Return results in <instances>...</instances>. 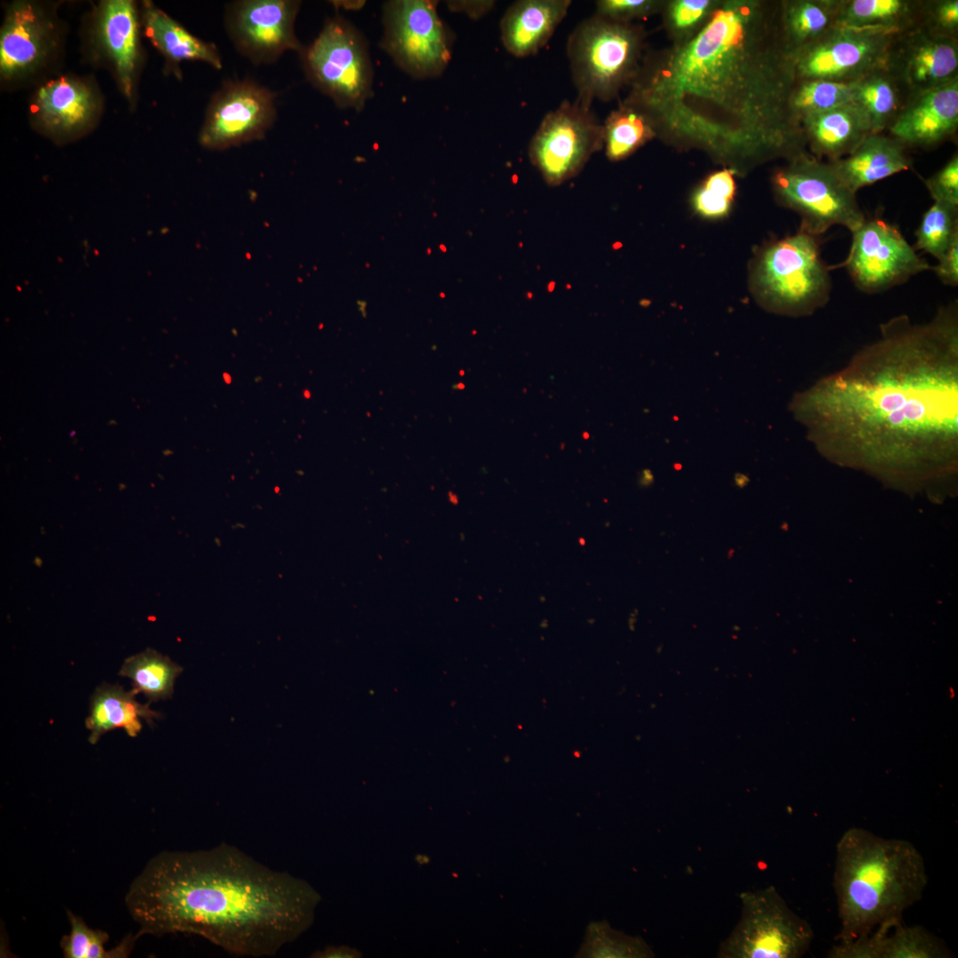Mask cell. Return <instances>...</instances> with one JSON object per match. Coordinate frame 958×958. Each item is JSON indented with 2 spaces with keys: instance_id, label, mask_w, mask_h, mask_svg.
Here are the masks:
<instances>
[{
  "instance_id": "obj_1",
  "label": "cell",
  "mask_w": 958,
  "mask_h": 958,
  "mask_svg": "<svg viewBox=\"0 0 958 958\" xmlns=\"http://www.w3.org/2000/svg\"><path fill=\"white\" fill-rule=\"evenodd\" d=\"M795 82L779 4L730 0L691 37L645 59L623 103L671 145L701 149L745 173L805 152L789 108Z\"/></svg>"
},
{
  "instance_id": "obj_2",
  "label": "cell",
  "mask_w": 958,
  "mask_h": 958,
  "mask_svg": "<svg viewBox=\"0 0 958 958\" xmlns=\"http://www.w3.org/2000/svg\"><path fill=\"white\" fill-rule=\"evenodd\" d=\"M807 438L828 456L891 469L949 463L958 445V310L941 307L927 323L907 315L843 369L790 403Z\"/></svg>"
},
{
  "instance_id": "obj_3",
  "label": "cell",
  "mask_w": 958,
  "mask_h": 958,
  "mask_svg": "<svg viewBox=\"0 0 958 958\" xmlns=\"http://www.w3.org/2000/svg\"><path fill=\"white\" fill-rule=\"evenodd\" d=\"M318 897L303 880L239 848L163 851L132 881L126 907L137 935L186 933L231 954L274 956L310 924Z\"/></svg>"
},
{
  "instance_id": "obj_4",
  "label": "cell",
  "mask_w": 958,
  "mask_h": 958,
  "mask_svg": "<svg viewBox=\"0 0 958 958\" xmlns=\"http://www.w3.org/2000/svg\"><path fill=\"white\" fill-rule=\"evenodd\" d=\"M833 885L839 942L866 936L877 926L902 922L928 883L923 855L909 841L884 838L859 827L836 844Z\"/></svg>"
},
{
  "instance_id": "obj_5",
  "label": "cell",
  "mask_w": 958,
  "mask_h": 958,
  "mask_svg": "<svg viewBox=\"0 0 958 958\" xmlns=\"http://www.w3.org/2000/svg\"><path fill=\"white\" fill-rule=\"evenodd\" d=\"M820 239L799 229L759 248L750 266V286L762 308L802 317L828 303L832 282Z\"/></svg>"
},
{
  "instance_id": "obj_6",
  "label": "cell",
  "mask_w": 958,
  "mask_h": 958,
  "mask_svg": "<svg viewBox=\"0 0 958 958\" xmlns=\"http://www.w3.org/2000/svg\"><path fill=\"white\" fill-rule=\"evenodd\" d=\"M642 41L640 27L596 14L577 25L567 43L577 97L592 103L616 96L640 67Z\"/></svg>"
},
{
  "instance_id": "obj_7",
  "label": "cell",
  "mask_w": 958,
  "mask_h": 958,
  "mask_svg": "<svg viewBox=\"0 0 958 958\" xmlns=\"http://www.w3.org/2000/svg\"><path fill=\"white\" fill-rule=\"evenodd\" d=\"M777 201L801 217L800 230L821 237L833 225L852 233L865 220L856 193L836 176L828 162L801 153L772 177Z\"/></svg>"
},
{
  "instance_id": "obj_8",
  "label": "cell",
  "mask_w": 958,
  "mask_h": 958,
  "mask_svg": "<svg viewBox=\"0 0 958 958\" xmlns=\"http://www.w3.org/2000/svg\"><path fill=\"white\" fill-rule=\"evenodd\" d=\"M310 82L342 108L363 109L373 93V71L363 34L341 16L328 18L301 52Z\"/></svg>"
},
{
  "instance_id": "obj_9",
  "label": "cell",
  "mask_w": 958,
  "mask_h": 958,
  "mask_svg": "<svg viewBox=\"0 0 958 958\" xmlns=\"http://www.w3.org/2000/svg\"><path fill=\"white\" fill-rule=\"evenodd\" d=\"M742 914L721 942L719 958H798L813 940L807 921L795 914L773 886L740 894Z\"/></svg>"
},
{
  "instance_id": "obj_10",
  "label": "cell",
  "mask_w": 958,
  "mask_h": 958,
  "mask_svg": "<svg viewBox=\"0 0 958 958\" xmlns=\"http://www.w3.org/2000/svg\"><path fill=\"white\" fill-rule=\"evenodd\" d=\"M436 1L394 0L383 5L381 48L417 79L438 77L452 57L453 35Z\"/></svg>"
},
{
  "instance_id": "obj_11",
  "label": "cell",
  "mask_w": 958,
  "mask_h": 958,
  "mask_svg": "<svg viewBox=\"0 0 958 958\" xmlns=\"http://www.w3.org/2000/svg\"><path fill=\"white\" fill-rule=\"evenodd\" d=\"M603 146V126L580 98L562 102L541 122L529 156L545 181L559 185L577 176L591 155Z\"/></svg>"
},
{
  "instance_id": "obj_12",
  "label": "cell",
  "mask_w": 958,
  "mask_h": 958,
  "mask_svg": "<svg viewBox=\"0 0 958 958\" xmlns=\"http://www.w3.org/2000/svg\"><path fill=\"white\" fill-rule=\"evenodd\" d=\"M899 33L836 25L823 37L790 56L794 79L856 81L885 67L891 43Z\"/></svg>"
},
{
  "instance_id": "obj_13",
  "label": "cell",
  "mask_w": 958,
  "mask_h": 958,
  "mask_svg": "<svg viewBox=\"0 0 958 958\" xmlns=\"http://www.w3.org/2000/svg\"><path fill=\"white\" fill-rule=\"evenodd\" d=\"M852 234L851 247L842 266L862 292H882L931 269L898 227L883 219L865 218Z\"/></svg>"
},
{
  "instance_id": "obj_14",
  "label": "cell",
  "mask_w": 958,
  "mask_h": 958,
  "mask_svg": "<svg viewBox=\"0 0 958 958\" xmlns=\"http://www.w3.org/2000/svg\"><path fill=\"white\" fill-rule=\"evenodd\" d=\"M276 117L273 94L249 81H231L212 97L200 133L202 146L224 150L261 139Z\"/></svg>"
},
{
  "instance_id": "obj_15",
  "label": "cell",
  "mask_w": 958,
  "mask_h": 958,
  "mask_svg": "<svg viewBox=\"0 0 958 958\" xmlns=\"http://www.w3.org/2000/svg\"><path fill=\"white\" fill-rule=\"evenodd\" d=\"M59 31L42 4L16 1L7 9L0 33V75L17 82L35 75L56 56Z\"/></svg>"
},
{
  "instance_id": "obj_16",
  "label": "cell",
  "mask_w": 958,
  "mask_h": 958,
  "mask_svg": "<svg viewBox=\"0 0 958 958\" xmlns=\"http://www.w3.org/2000/svg\"><path fill=\"white\" fill-rule=\"evenodd\" d=\"M300 5V1L294 0L233 3L227 12L226 27L237 50L257 64L273 62L286 51L302 52L303 47L294 33Z\"/></svg>"
},
{
  "instance_id": "obj_17",
  "label": "cell",
  "mask_w": 958,
  "mask_h": 958,
  "mask_svg": "<svg viewBox=\"0 0 958 958\" xmlns=\"http://www.w3.org/2000/svg\"><path fill=\"white\" fill-rule=\"evenodd\" d=\"M908 98L958 80V38L918 24L893 39L885 64Z\"/></svg>"
},
{
  "instance_id": "obj_18",
  "label": "cell",
  "mask_w": 958,
  "mask_h": 958,
  "mask_svg": "<svg viewBox=\"0 0 958 958\" xmlns=\"http://www.w3.org/2000/svg\"><path fill=\"white\" fill-rule=\"evenodd\" d=\"M101 108L100 97L86 80L60 76L36 90L31 114L39 129L53 138H70L92 126Z\"/></svg>"
},
{
  "instance_id": "obj_19",
  "label": "cell",
  "mask_w": 958,
  "mask_h": 958,
  "mask_svg": "<svg viewBox=\"0 0 958 958\" xmlns=\"http://www.w3.org/2000/svg\"><path fill=\"white\" fill-rule=\"evenodd\" d=\"M92 34L96 48L110 64L123 94L131 99L140 63L139 20L134 3L100 2Z\"/></svg>"
},
{
  "instance_id": "obj_20",
  "label": "cell",
  "mask_w": 958,
  "mask_h": 958,
  "mask_svg": "<svg viewBox=\"0 0 958 958\" xmlns=\"http://www.w3.org/2000/svg\"><path fill=\"white\" fill-rule=\"evenodd\" d=\"M958 127V80L910 97L888 128L906 147L932 146Z\"/></svg>"
},
{
  "instance_id": "obj_21",
  "label": "cell",
  "mask_w": 958,
  "mask_h": 958,
  "mask_svg": "<svg viewBox=\"0 0 958 958\" xmlns=\"http://www.w3.org/2000/svg\"><path fill=\"white\" fill-rule=\"evenodd\" d=\"M953 954L944 942L921 925L907 926L902 922L883 923L872 932L855 939L839 942L828 952V958H947Z\"/></svg>"
},
{
  "instance_id": "obj_22",
  "label": "cell",
  "mask_w": 958,
  "mask_h": 958,
  "mask_svg": "<svg viewBox=\"0 0 958 958\" xmlns=\"http://www.w3.org/2000/svg\"><path fill=\"white\" fill-rule=\"evenodd\" d=\"M569 0H521L500 22L506 50L519 58L536 54L551 38L568 12Z\"/></svg>"
},
{
  "instance_id": "obj_23",
  "label": "cell",
  "mask_w": 958,
  "mask_h": 958,
  "mask_svg": "<svg viewBox=\"0 0 958 958\" xmlns=\"http://www.w3.org/2000/svg\"><path fill=\"white\" fill-rule=\"evenodd\" d=\"M907 147L882 133L868 135L848 155L828 161L839 179L853 192L897 173L910 169Z\"/></svg>"
},
{
  "instance_id": "obj_24",
  "label": "cell",
  "mask_w": 958,
  "mask_h": 958,
  "mask_svg": "<svg viewBox=\"0 0 958 958\" xmlns=\"http://www.w3.org/2000/svg\"><path fill=\"white\" fill-rule=\"evenodd\" d=\"M800 125L812 154L828 162L848 155L871 134L866 116L852 102L808 116Z\"/></svg>"
},
{
  "instance_id": "obj_25",
  "label": "cell",
  "mask_w": 958,
  "mask_h": 958,
  "mask_svg": "<svg viewBox=\"0 0 958 958\" xmlns=\"http://www.w3.org/2000/svg\"><path fill=\"white\" fill-rule=\"evenodd\" d=\"M136 692L126 691L118 684H101L90 697V714L86 718V728L90 731L89 742L96 744L100 737L108 731L122 728L130 737H136L141 731V718L149 726L161 714L152 711L149 703H138Z\"/></svg>"
},
{
  "instance_id": "obj_26",
  "label": "cell",
  "mask_w": 958,
  "mask_h": 958,
  "mask_svg": "<svg viewBox=\"0 0 958 958\" xmlns=\"http://www.w3.org/2000/svg\"><path fill=\"white\" fill-rule=\"evenodd\" d=\"M142 25L151 43L176 68L185 60L203 61L216 69L222 67L221 57L214 44L192 35L151 2L144 3Z\"/></svg>"
},
{
  "instance_id": "obj_27",
  "label": "cell",
  "mask_w": 958,
  "mask_h": 958,
  "mask_svg": "<svg viewBox=\"0 0 958 958\" xmlns=\"http://www.w3.org/2000/svg\"><path fill=\"white\" fill-rule=\"evenodd\" d=\"M840 0H792L779 4L782 43L791 56L837 25Z\"/></svg>"
},
{
  "instance_id": "obj_28",
  "label": "cell",
  "mask_w": 958,
  "mask_h": 958,
  "mask_svg": "<svg viewBox=\"0 0 958 958\" xmlns=\"http://www.w3.org/2000/svg\"><path fill=\"white\" fill-rule=\"evenodd\" d=\"M907 99V92L886 67L876 69L854 82L852 103L866 116L871 133L888 130Z\"/></svg>"
},
{
  "instance_id": "obj_29",
  "label": "cell",
  "mask_w": 958,
  "mask_h": 958,
  "mask_svg": "<svg viewBox=\"0 0 958 958\" xmlns=\"http://www.w3.org/2000/svg\"><path fill=\"white\" fill-rule=\"evenodd\" d=\"M923 1L840 0L837 25L903 32L920 24Z\"/></svg>"
},
{
  "instance_id": "obj_30",
  "label": "cell",
  "mask_w": 958,
  "mask_h": 958,
  "mask_svg": "<svg viewBox=\"0 0 958 958\" xmlns=\"http://www.w3.org/2000/svg\"><path fill=\"white\" fill-rule=\"evenodd\" d=\"M183 669L168 656L146 650L128 657L119 675L131 679L136 694H144L150 702L170 698L175 680Z\"/></svg>"
},
{
  "instance_id": "obj_31",
  "label": "cell",
  "mask_w": 958,
  "mask_h": 958,
  "mask_svg": "<svg viewBox=\"0 0 958 958\" xmlns=\"http://www.w3.org/2000/svg\"><path fill=\"white\" fill-rule=\"evenodd\" d=\"M602 126L603 145L610 161L624 159L656 136L648 120L624 103L610 114Z\"/></svg>"
},
{
  "instance_id": "obj_32",
  "label": "cell",
  "mask_w": 958,
  "mask_h": 958,
  "mask_svg": "<svg viewBox=\"0 0 958 958\" xmlns=\"http://www.w3.org/2000/svg\"><path fill=\"white\" fill-rule=\"evenodd\" d=\"M854 82L797 81L789 98L791 116L800 125L808 116L852 102Z\"/></svg>"
},
{
  "instance_id": "obj_33",
  "label": "cell",
  "mask_w": 958,
  "mask_h": 958,
  "mask_svg": "<svg viewBox=\"0 0 958 958\" xmlns=\"http://www.w3.org/2000/svg\"><path fill=\"white\" fill-rule=\"evenodd\" d=\"M70 932L62 937L60 947L66 958H125L128 957L138 936L129 934L110 950L105 948L109 939L106 931L90 928L83 919L71 911L67 912Z\"/></svg>"
},
{
  "instance_id": "obj_34",
  "label": "cell",
  "mask_w": 958,
  "mask_h": 958,
  "mask_svg": "<svg viewBox=\"0 0 958 958\" xmlns=\"http://www.w3.org/2000/svg\"><path fill=\"white\" fill-rule=\"evenodd\" d=\"M581 956L603 958H650L655 954L640 937H632L612 929L607 923H596L588 928Z\"/></svg>"
},
{
  "instance_id": "obj_35",
  "label": "cell",
  "mask_w": 958,
  "mask_h": 958,
  "mask_svg": "<svg viewBox=\"0 0 958 958\" xmlns=\"http://www.w3.org/2000/svg\"><path fill=\"white\" fill-rule=\"evenodd\" d=\"M958 235V207L937 202L924 212L915 232V250L938 259Z\"/></svg>"
},
{
  "instance_id": "obj_36",
  "label": "cell",
  "mask_w": 958,
  "mask_h": 958,
  "mask_svg": "<svg viewBox=\"0 0 958 958\" xmlns=\"http://www.w3.org/2000/svg\"><path fill=\"white\" fill-rule=\"evenodd\" d=\"M734 174L732 169H724L707 177L692 199L694 209L699 216L718 219L727 215L735 192Z\"/></svg>"
},
{
  "instance_id": "obj_37",
  "label": "cell",
  "mask_w": 958,
  "mask_h": 958,
  "mask_svg": "<svg viewBox=\"0 0 958 958\" xmlns=\"http://www.w3.org/2000/svg\"><path fill=\"white\" fill-rule=\"evenodd\" d=\"M920 25L934 33L958 38V1H923Z\"/></svg>"
},
{
  "instance_id": "obj_38",
  "label": "cell",
  "mask_w": 958,
  "mask_h": 958,
  "mask_svg": "<svg viewBox=\"0 0 958 958\" xmlns=\"http://www.w3.org/2000/svg\"><path fill=\"white\" fill-rule=\"evenodd\" d=\"M925 185L934 201L958 207V155L952 158L935 174L925 180Z\"/></svg>"
},
{
  "instance_id": "obj_39",
  "label": "cell",
  "mask_w": 958,
  "mask_h": 958,
  "mask_svg": "<svg viewBox=\"0 0 958 958\" xmlns=\"http://www.w3.org/2000/svg\"><path fill=\"white\" fill-rule=\"evenodd\" d=\"M657 4L647 0H601L596 2V15L624 23L635 18L647 16L656 10Z\"/></svg>"
},
{
  "instance_id": "obj_40",
  "label": "cell",
  "mask_w": 958,
  "mask_h": 958,
  "mask_svg": "<svg viewBox=\"0 0 958 958\" xmlns=\"http://www.w3.org/2000/svg\"><path fill=\"white\" fill-rule=\"evenodd\" d=\"M717 4L708 0H678L670 9L672 25L679 30H687L708 17Z\"/></svg>"
},
{
  "instance_id": "obj_41",
  "label": "cell",
  "mask_w": 958,
  "mask_h": 958,
  "mask_svg": "<svg viewBox=\"0 0 958 958\" xmlns=\"http://www.w3.org/2000/svg\"><path fill=\"white\" fill-rule=\"evenodd\" d=\"M940 281L955 287L958 284V235L938 259V264L931 268Z\"/></svg>"
},
{
  "instance_id": "obj_42",
  "label": "cell",
  "mask_w": 958,
  "mask_h": 958,
  "mask_svg": "<svg viewBox=\"0 0 958 958\" xmlns=\"http://www.w3.org/2000/svg\"><path fill=\"white\" fill-rule=\"evenodd\" d=\"M449 3V6L454 12H465L472 19L483 16L494 4V1H452Z\"/></svg>"
},
{
  "instance_id": "obj_43",
  "label": "cell",
  "mask_w": 958,
  "mask_h": 958,
  "mask_svg": "<svg viewBox=\"0 0 958 958\" xmlns=\"http://www.w3.org/2000/svg\"><path fill=\"white\" fill-rule=\"evenodd\" d=\"M351 952L346 947H328L323 951L317 952L312 955L313 957H350Z\"/></svg>"
},
{
  "instance_id": "obj_44",
  "label": "cell",
  "mask_w": 958,
  "mask_h": 958,
  "mask_svg": "<svg viewBox=\"0 0 958 958\" xmlns=\"http://www.w3.org/2000/svg\"><path fill=\"white\" fill-rule=\"evenodd\" d=\"M465 388H466V385L463 382H458L457 384L452 385V389H458V390H462Z\"/></svg>"
},
{
  "instance_id": "obj_45",
  "label": "cell",
  "mask_w": 958,
  "mask_h": 958,
  "mask_svg": "<svg viewBox=\"0 0 958 958\" xmlns=\"http://www.w3.org/2000/svg\"><path fill=\"white\" fill-rule=\"evenodd\" d=\"M583 436L585 437V439H587L589 437V434L587 432H585L583 434Z\"/></svg>"
},
{
  "instance_id": "obj_46",
  "label": "cell",
  "mask_w": 958,
  "mask_h": 958,
  "mask_svg": "<svg viewBox=\"0 0 958 958\" xmlns=\"http://www.w3.org/2000/svg\"><path fill=\"white\" fill-rule=\"evenodd\" d=\"M464 373H465V372H464L463 370H459V374L460 376H463V375H464Z\"/></svg>"
}]
</instances>
